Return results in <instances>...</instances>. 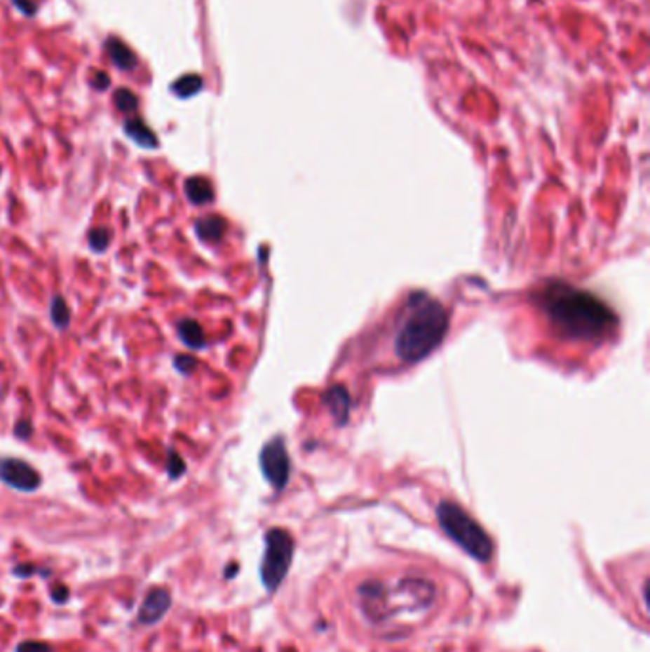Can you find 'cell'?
Returning a JSON list of instances; mask_svg holds the SVG:
<instances>
[{
	"mask_svg": "<svg viewBox=\"0 0 650 652\" xmlns=\"http://www.w3.org/2000/svg\"><path fill=\"white\" fill-rule=\"evenodd\" d=\"M439 597L433 580L418 574L370 576L353 590V605L372 630L405 633L418 625Z\"/></svg>",
	"mask_w": 650,
	"mask_h": 652,
	"instance_id": "6da1fadb",
	"label": "cell"
},
{
	"mask_svg": "<svg viewBox=\"0 0 650 652\" xmlns=\"http://www.w3.org/2000/svg\"><path fill=\"white\" fill-rule=\"evenodd\" d=\"M540 301L551 325L570 340L599 341L618 325L616 315L603 299L561 283L549 285Z\"/></svg>",
	"mask_w": 650,
	"mask_h": 652,
	"instance_id": "7a4b0ae2",
	"label": "cell"
},
{
	"mask_svg": "<svg viewBox=\"0 0 650 652\" xmlns=\"http://www.w3.org/2000/svg\"><path fill=\"white\" fill-rule=\"evenodd\" d=\"M448 332V311L427 294H414L395 336V353L400 360L418 362L440 346Z\"/></svg>",
	"mask_w": 650,
	"mask_h": 652,
	"instance_id": "3957f363",
	"label": "cell"
},
{
	"mask_svg": "<svg viewBox=\"0 0 650 652\" xmlns=\"http://www.w3.org/2000/svg\"><path fill=\"white\" fill-rule=\"evenodd\" d=\"M437 521L440 529L456 545L479 563H488L494 555V542L481 524L469 515L461 505L442 500L437 505Z\"/></svg>",
	"mask_w": 650,
	"mask_h": 652,
	"instance_id": "277c9868",
	"label": "cell"
},
{
	"mask_svg": "<svg viewBox=\"0 0 650 652\" xmlns=\"http://www.w3.org/2000/svg\"><path fill=\"white\" fill-rule=\"evenodd\" d=\"M264 557L259 564V578L262 584L269 593L280 588L286 574L290 571L292 559H294V538L285 529H269L264 536Z\"/></svg>",
	"mask_w": 650,
	"mask_h": 652,
	"instance_id": "5b68a950",
	"label": "cell"
},
{
	"mask_svg": "<svg viewBox=\"0 0 650 652\" xmlns=\"http://www.w3.org/2000/svg\"><path fill=\"white\" fill-rule=\"evenodd\" d=\"M259 468L275 490H283L288 484L290 477V458L286 450V442L283 437H275L265 442L262 454H259Z\"/></svg>",
	"mask_w": 650,
	"mask_h": 652,
	"instance_id": "8992f818",
	"label": "cell"
},
{
	"mask_svg": "<svg viewBox=\"0 0 650 652\" xmlns=\"http://www.w3.org/2000/svg\"><path fill=\"white\" fill-rule=\"evenodd\" d=\"M0 479L6 482L10 489L20 492H34L41 487V473L18 458H2L0 460Z\"/></svg>",
	"mask_w": 650,
	"mask_h": 652,
	"instance_id": "52a82bcc",
	"label": "cell"
},
{
	"mask_svg": "<svg viewBox=\"0 0 650 652\" xmlns=\"http://www.w3.org/2000/svg\"><path fill=\"white\" fill-rule=\"evenodd\" d=\"M172 605V595L168 590L164 588H153V590L145 595L140 612H137V622L143 625H153L158 624L161 620L166 616V612L170 611Z\"/></svg>",
	"mask_w": 650,
	"mask_h": 652,
	"instance_id": "ba28073f",
	"label": "cell"
},
{
	"mask_svg": "<svg viewBox=\"0 0 650 652\" xmlns=\"http://www.w3.org/2000/svg\"><path fill=\"white\" fill-rule=\"evenodd\" d=\"M124 134L132 140V142L140 145L142 149H156L158 147V137L153 130L147 126V124L143 123L142 118H128V121H124Z\"/></svg>",
	"mask_w": 650,
	"mask_h": 652,
	"instance_id": "9c48e42d",
	"label": "cell"
},
{
	"mask_svg": "<svg viewBox=\"0 0 650 652\" xmlns=\"http://www.w3.org/2000/svg\"><path fill=\"white\" fill-rule=\"evenodd\" d=\"M105 46H107L111 63H113L116 69H121V71H134V69L137 67L136 54H134V50H132L126 42H122L121 39H116V36H111V39L105 41Z\"/></svg>",
	"mask_w": 650,
	"mask_h": 652,
	"instance_id": "30bf717a",
	"label": "cell"
},
{
	"mask_svg": "<svg viewBox=\"0 0 650 652\" xmlns=\"http://www.w3.org/2000/svg\"><path fill=\"white\" fill-rule=\"evenodd\" d=\"M183 191H185V197L189 198V203L197 204V206L214 201V187H212L210 179H206L204 176L187 177L183 184Z\"/></svg>",
	"mask_w": 650,
	"mask_h": 652,
	"instance_id": "8fae6325",
	"label": "cell"
},
{
	"mask_svg": "<svg viewBox=\"0 0 650 652\" xmlns=\"http://www.w3.org/2000/svg\"><path fill=\"white\" fill-rule=\"evenodd\" d=\"M227 229V222L222 216H204L198 217L195 224V233L204 243H219Z\"/></svg>",
	"mask_w": 650,
	"mask_h": 652,
	"instance_id": "7c38bea8",
	"label": "cell"
},
{
	"mask_svg": "<svg viewBox=\"0 0 650 652\" xmlns=\"http://www.w3.org/2000/svg\"><path fill=\"white\" fill-rule=\"evenodd\" d=\"M177 336L180 340L191 349H201L206 346V336H204L203 326L193 319H182L177 322Z\"/></svg>",
	"mask_w": 650,
	"mask_h": 652,
	"instance_id": "4fadbf2b",
	"label": "cell"
},
{
	"mask_svg": "<svg viewBox=\"0 0 650 652\" xmlns=\"http://www.w3.org/2000/svg\"><path fill=\"white\" fill-rule=\"evenodd\" d=\"M325 401L330 408V414L336 418L338 423H346L349 416V393L341 386H336L325 395Z\"/></svg>",
	"mask_w": 650,
	"mask_h": 652,
	"instance_id": "5bb4252c",
	"label": "cell"
},
{
	"mask_svg": "<svg viewBox=\"0 0 650 652\" xmlns=\"http://www.w3.org/2000/svg\"><path fill=\"white\" fill-rule=\"evenodd\" d=\"M204 86V81L201 75H195V73H189V75H183L180 79L170 84V90H172V94L177 95V97H182V100H187V97H193V95H197Z\"/></svg>",
	"mask_w": 650,
	"mask_h": 652,
	"instance_id": "9a60e30c",
	"label": "cell"
},
{
	"mask_svg": "<svg viewBox=\"0 0 650 652\" xmlns=\"http://www.w3.org/2000/svg\"><path fill=\"white\" fill-rule=\"evenodd\" d=\"M50 317L57 328H67L71 322V309H69L67 301L63 299V296H54L50 301Z\"/></svg>",
	"mask_w": 650,
	"mask_h": 652,
	"instance_id": "2e32d148",
	"label": "cell"
},
{
	"mask_svg": "<svg viewBox=\"0 0 650 652\" xmlns=\"http://www.w3.org/2000/svg\"><path fill=\"white\" fill-rule=\"evenodd\" d=\"M113 102H115L116 109L124 113V115H132L137 111V97L134 92H130L128 88H116L113 94Z\"/></svg>",
	"mask_w": 650,
	"mask_h": 652,
	"instance_id": "e0dca14e",
	"label": "cell"
},
{
	"mask_svg": "<svg viewBox=\"0 0 650 652\" xmlns=\"http://www.w3.org/2000/svg\"><path fill=\"white\" fill-rule=\"evenodd\" d=\"M111 243V231L107 227H95L88 233V246L92 252H103Z\"/></svg>",
	"mask_w": 650,
	"mask_h": 652,
	"instance_id": "ac0fdd59",
	"label": "cell"
},
{
	"mask_svg": "<svg viewBox=\"0 0 650 652\" xmlns=\"http://www.w3.org/2000/svg\"><path fill=\"white\" fill-rule=\"evenodd\" d=\"M185 462H183V458L177 454L176 450H170L168 456H166V473H168L170 479H180V477L185 473Z\"/></svg>",
	"mask_w": 650,
	"mask_h": 652,
	"instance_id": "d6986e66",
	"label": "cell"
},
{
	"mask_svg": "<svg viewBox=\"0 0 650 652\" xmlns=\"http://www.w3.org/2000/svg\"><path fill=\"white\" fill-rule=\"evenodd\" d=\"M174 367H176L177 372L191 374L197 368V359L193 355H177L174 359Z\"/></svg>",
	"mask_w": 650,
	"mask_h": 652,
	"instance_id": "ffe728a7",
	"label": "cell"
},
{
	"mask_svg": "<svg viewBox=\"0 0 650 652\" xmlns=\"http://www.w3.org/2000/svg\"><path fill=\"white\" fill-rule=\"evenodd\" d=\"M36 572H39V574H42V576H50V571H44V569H36V566H34V564H31V563L18 564V566H14V569H12V574H14V576H18V578H31L33 574H36Z\"/></svg>",
	"mask_w": 650,
	"mask_h": 652,
	"instance_id": "44dd1931",
	"label": "cell"
},
{
	"mask_svg": "<svg viewBox=\"0 0 650 652\" xmlns=\"http://www.w3.org/2000/svg\"><path fill=\"white\" fill-rule=\"evenodd\" d=\"M15 652H52V646L42 641H23L15 646Z\"/></svg>",
	"mask_w": 650,
	"mask_h": 652,
	"instance_id": "7402d4cb",
	"label": "cell"
},
{
	"mask_svg": "<svg viewBox=\"0 0 650 652\" xmlns=\"http://www.w3.org/2000/svg\"><path fill=\"white\" fill-rule=\"evenodd\" d=\"M14 435L18 439H21V441H27L29 437L33 435V426H31L27 420L18 421L14 426Z\"/></svg>",
	"mask_w": 650,
	"mask_h": 652,
	"instance_id": "603a6c76",
	"label": "cell"
},
{
	"mask_svg": "<svg viewBox=\"0 0 650 652\" xmlns=\"http://www.w3.org/2000/svg\"><path fill=\"white\" fill-rule=\"evenodd\" d=\"M50 597H52V601H54V603H57V605L65 603V601L69 599V588H67V585H63V584L54 585V588L50 590Z\"/></svg>",
	"mask_w": 650,
	"mask_h": 652,
	"instance_id": "cb8c5ba5",
	"label": "cell"
},
{
	"mask_svg": "<svg viewBox=\"0 0 650 652\" xmlns=\"http://www.w3.org/2000/svg\"><path fill=\"white\" fill-rule=\"evenodd\" d=\"M109 84H111V79H109L103 71H95V73H92V86H94L95 90L103 92V90L109 88Z\"/></svg>",
	"mask_w": 650,
	"mask_h": 652,
	"instance_id": "d4e9b609",
	"label": "cell"
},
{
	"mask_svg": "<svg viewBox=\"0 0 650 652\" xmlns=\"http://www.w3.org/2000/svg\"><path fill=\"white\" fill-rule=\"evenodd\" d=\"M12 2H14V6L20 10L21 14L27 15V18L36 14V4H34L33 0H12Z\"/></svg>",
	"mask_w": 650,
	"mask_h": 652,
	"instance_id": "484cf974",
	"label": "cell"
},
{
	"mask_svg": "<svg viewBox=\"0 0 650 652\" xmlns=\"http://www.w3.org/2000/svg\"><path fill=\"white\" fill-rule=\"evenodd\" d=\"M237 572H238V564H231V566H227V569H225V578L229 580V578L235 576Z\"/></svg>",
	"mask_w": 650,
	"mask_h": 652,
	"instance_id": "4316f807",
	"label": "cell"
}]
</instances>
